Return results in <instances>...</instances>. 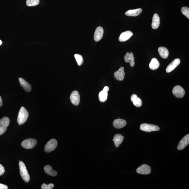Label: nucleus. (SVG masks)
Returning a JSON list of instances; mask_svg holds the SVG:
<instances>
[{
  "label": "nucleus",
  "instance_id": "1",
  "mask_svg": "<svg viewBox=\"0 0 189 189\" xmlns=\"http://www.w3.org/2000/svg\"><path fill=\"white\" fill-rule=\"evenodd\" d=\"M29 116L28 111L24 107H22L20 109L18 113L17 122L18 125H23L27 121Z\"/></svg>",
  "mask_w": 189,
  "mask_h": 189
},
{
  "label": "nucleus",
  "instance_id": "2",
  "mask_svg": "<svg viewBox=\"0 0 189 189\" xmlns=\"http://www.w3.org/2000/svg\"><path fill=\"white\" fill-rule=\"evenodd\" d=\"M20 173L22 179L26 182L28 183L30 180V176L24 162H19Z\"/></svg>",
  "mask_w": 189,
  "mask_h": 189
},
{
  "label": "nucleus",
  "instance_id": "3",
  "mask_svg": "<svg viewBox=\"0 0 189 189\" xmlns=\"http://www.w3.org/2000/svg\"><path fill=\"white\" fill-rule=\"evenodd\" d=\"M140 129L146 132L158 131L160 130L159 127L157 125L146 123L142 124L140 125Z\"/></svg>",
  "mask_w": 189,
  "mask_h": 189
},
{
  "label": "nucleus",
  "instance_id": "4",
  "mask_svg": "<svg viewBox=\"0 0 189 189\" xmlns=\"http://www.w3.org/2000/svg\"><path fill=\"white\" fill-rule=\"evenodd\" d=\"M37 141L36 139H28L22 142V147L26 149H31L35 147L37 144Z\"/></svg>",
  "mask_w": 189,
  "mask_h": 189
},
{
  "label": "nucleus",
  "instance_id": "5",
  "mask_svg": "<svg viewBox=\"0 0 189 189\" xmlns=\"http://www.w3.org/2000/svg\"><path fill=\"white\" fill-rule=\"evenodd\" d=\"M10 122L9 119L7 117H3L0 119V135H2L7 130Z\"/></svg>",
  "mask_w": 189,
  "mask_h": 189
},
{
  "label": "nucleus",
  "instance_id": "6",
  "mask_svg": "<svg viewBox=\"0 0 189 189\" xmlns=\"http://www.w3.org/2000/svg\"><path fill=\"white\" fill-rule=\"evenodd\" d=\"M58 145V142L56 139H52L49 141L44 146V151L47 153L50 152L56 149Z\"/></svg>",
  "mask_w": 189,
  "mask_h": 189
},
{
  "label": "nucleus",
  "instance_id": "7",
  "mask_svg": "<svg viewBox=\"0 0 189 189\" xmlns=\"http://www.w3.org/2000/svg\"><path fill=\"white\" fill-rule=\"evenodd\" d=\"M172 92L174 96L178 98H182L184 96L185 93L184 88L179 85L174 87Z\"/></svg>",
  "mask_w": 189,
  "mask_h": 189
},
{
  "label": "nucleus",
  "instance_id": "8",
  "mask_svg": "<svg viewBox=\"0 0 189 189\" xmlns=\"http://www.w3.org/2000/svg\"><path fill=\"white\" fill-rule=\"evenodd\" d=\"M70 99L73 105L76 106L79 105L80 102V96L78 91H73L70 95Z\"/></svg>",
  "mask_w": 189,
  "mask_h": 189
},
{
  "label": "nucleus",
  "instance_id": "9",
  "mask_svg": "<svg viewBox=\"0 0 189 189\" xmlns=\"http://www.w3.org/2000/svg\"><path fill=\"white\" fill-rule=\"evenodd\" d=\"M136 171L139 174L147 175L151 173V168L149 165L143 164L137 168Z\"/></svg>",
  "mask_w": 189,
  "mask_h": 189
},
{
  "label": "nucleus",
  "instance_id": "10",
  "mask_svg": "<svg viewBox=\"0 0 189 189\" xmlns=\"http://www.w3.org/2000/svg\"><path fill=\"white\" fill-rule=\"evenodd\" d=\"M189 143V135H187L182 138L179 143L177 149L178 150H182L185 149Z\"/></svg>",
  "mask_w": 189,
  "mask_h": 189
},
{
  "label": "nucleus",
  "instance_id": "11",
  "mask_svg": "<svg viewBox=\"0 0 189 189\" xmlns=\"http://www.w3.org/2000/svg\"><path fill=\"white\" fill-rule=\"evenodd\" d=\"M109 90L108 87L105 86L103 90L99 93V101L101 102H104L107 100L108 96V91Z\"/></svg>",
  "mask_w": 189,
  "mask_h": 189
},
{
  "label": "nucleus",
  "instance_id": "12",
  "mask_svg": "<svg viewBox=\"0 0 189 189\" xmlns=\"http://www.w3.org/2000/svg\"><path fill=\"white\" fill-rule=\"evenodd\" d=\"M104 33L103 28L99 26L96 28L94 34V39L95 42H98L102 38Z\"/></svg>",
  "mask_w": 189,
  "mask_h": 189
},
{
  "label": "nucleus",
  "instance_id": "13",
  "mask_svg": "<svg viewBox=\"0 0 189 189\" xmlns=\"http://www.w3.org/2000/svg\"><path fill=\"white\" fill-rule=\"evenodd\" d=\"M125 75V69L123 67H121L118 70L115 72L114 74L115 78L119 81H122L124 80Z\"/></svg>",
  "mask_w": 189,
  "mask_h": 189
},
{
  "label": "nucleus",
  "instance_id": "14",
  "mask_svg": "<svg viewBox=\"0 0 189 189\" xmlns=\"http://www.w3.org/2000/svg\"><path fill=\"white\" fill-rule=\"evenodd\" d=\"M180 63V60L179 59H176L168 65L166 69L167 73H169L171 72L175 69Z\"/></svg>",
  "mask_w": 189,
  "mask_h": 189
},
{
  "label": "nucleus",
  "instance_id": "15",
  "mask_svg": "<svg viewBox=\"0 0 189 189\" xmlns=\"http://www.w3.org/2000/svg\"><path fill=\"white\" fill-rule=\"evenodd\" d=\"M124 60L125 62L130 63V65L131 67H133L135 66V58L134 57L133 53H127L124 56Z\"/></svg>",
  "mask_w": 189,
  "mask_h": 189
},
{
  "label": "nucleus",
  "instance_id": "16",
  "mask_svg": "<svg viewBox=\"0 0 189 189\" xmlns=\"http://www.w3.org/2000/svg\"><path fill=\"white\" fill-rule=\"evenodd\" d=\"M133 33L130 30H127L122 33L120 35L119 40L121 42H125L130 39L133 35Z\"/></svg>",
  "mask_w": 189,
  "mask_h": 189
},
{
  "label": "nucleus",
  "instance_id": "17",
  "mask_svg": "<svg viewBox=\"0 0 189 189\" xmlns=\"http://www.w3.org/2000/svg\"><path fill=\"white\" fill-rule=\"evenodd\" d=\"M126 125L127 122L125 120L119 119H115L113 123V127L117 129L122 128Z\"/></svg>",
  "mask_w": 189,
  "mask_h": 189
},
{
  "label": "nucleus",
  "instance_id": "18",
  "mask_svg": "<svg viewBox=\"0 0 189 189\" xmlns=\"http://www.w3.org/2000/svg\"><path fill=\"white\" fill-rule=\"evenodd\" d=\"M160 24V19L157 13L154 14L152 18V27L153 29H156L159 27Z\"/></svg>",
  "mask_w": 189,
  "mask_h": 189
},
{
  "label": "nucleus",
  "instance_id": "19",
  "mask_svg": "<svg viewBox=\"0 0 189 189\" xmlns=\"http://www.w3.org/2000/svg\"><path fill=\"white\" fill-rule=\"evenodd\" d=\"M20 85L26 92H30L31 90L32 87L29 83L22 78H19Z\"/></svg>",
  "mask_w": 189,
  "mask_h": 189
},
{
  "label": "nucleus",
  "instance_id": "20",
  "mask_svg": "<svg viewBox=\"0 0 189 189\" xmlns=\"http://www.w3.org/2000/svg\"><path fill=\"white\" fill-rule=\"evenodd\" d=\"M124 140L123 136L120 134H116L114 136L113 141L114 142L115 145L116 147H118L122 143Z\"/></svg>",
  "mask_w": 189,
  "mask_h": 189
},
{
  "label": "nucleus",
  "instance_id": "21",
  "mask_svg": "<svg viewBox=\"0 0 189 189\" xmlns=\"http://www.w3.org/2000/svg\"><path fill=\"white\" fill-rule=\"evenodd\" d=\"M142 10L141 8L139 9L129 10L125 13V15L127 16L136 17L139 16L142 13Z\"/></svg>",
  "mask_w": 189,
  "mask_h": 189
},
{
  "label": "nucleus",
  "instance_id": "22",
  "mask_svg": "<svg viewBox=\"0 0 189 189\" xmlns=\"http://www.w3.org/2000/svg\"><path fill=\"white\" fill-rule=\"evenodd\" d=\"M131 101L135 106L139 107L142 105V102L141 99L138 97L137 95L133 94L131 97Z\"/></svg>",
  "mask_w": 189,
  "mask_h": 189
},
{
  "label": "nucleus",
  "instance_id": "23",
  "mask_svg": "<svg viewBox=\"0 0 189 189\" xmlns=\"http://www.w3.org/2000/svg\"><path fill=\"white\" fill-rule=\"evenodd\" d=\"M158 51L160 56L162 58L166 59L168 57L169 52L167 48L164 47H160L158 48Z\"/></svg>",
  "mask_w": 189,
  "mask_h": 189
},
{
  "label": "nucleus",
  "instance_id": "24",
  "mask_svg": "<svg viewBox=\"0 0 189 189\" xmlns=\"http://www.w3.org/2000/svg\"><path fill=\"white\" fill-rule=\"evenodd\" d=\"M44 171L48 175L53 176H55L57 175V172L54 170L52 167L50 165H47L44 167Z\"/></svg>",
  "mask_w": 189,
  "mask_h": 189
},
{
  "label": "nucleus",
  "instance_id": "25",
  "mask_svg": "<svg viewBox=\"0 0 189 189\" xmlns=\"http://www.w3.org/2000/svg\"><path fill=\"white\" fill-rule=\"evenodd\" d=\"M160 63L158 60L156 58L152 59L150 63L149 67L152 70H156L159 68Z\"/></svg>",
  "mask_w": 189,
  "mask_h": 189
},
{
  "label": "nucleus",
  "instance_id": "26",
  "mask_svg": "<svg viewBox=\"0 0 189 189\" xmlns=\"http://www.w3.org/2000/svg\"><path fill=\"white\" fill-rule=\"evenodd\" d=\"M74 57L78 65L81 66L84 62L82 56L81 55L76 54L74 55Z\"/></svg>",
  "mask_w": 189,
  "mask_h": 189
},
{
  "label": "nucleus",
  "instance_id": "27",
  "mask_svg": "<svg viewBox=\"0 0 189 189\" xmlns=\"http://www.w3.org/2000/svg\"><path fill=\"white\" fill-rule=\"evenodd\" d=\"M39 0H27L26 4L28 7H33L39 3Z\"/></svg>",
  "mask_w": 189,
  "mask_h": 189
},
{
  "label": "nucleus",
  "instance_id": "28",
  "mask_svg": "<svg viewBox=\"0 0 189 189\" xmlns=\"http://www.w3.org/2000/svg\"><path fill=\"white\" fill-rule=\"evenodd\" d=\"M182 13L187 18L189 19V9L187 7H183L182 8Z\"/></svg>",
  "mask_w": 189,
  "mask_h": 189
},
{
  "label": "nucleus",
  "instance_id": "29",
  "mask_svg": "<svg viewBox=\"0 0 189 189\" xmlns=\"http://www.w3.org/2000/svg\"><path fill=\"white\" fill-rule=\"evenodd\" d=\"M54 185L53 184H50L47 185L45 184H43L42 185L41 188L42 189H52L53 188Z\"/></svg>",
  "mask_w": 189,
  "mask_h": 189
},
{
  "label": "nucleus",
  "instance_id": "30",
  "mask_svg": "<svg viewBox=\"0 0 189 189\" xmlns=\"http://www.w3.org/2000/svg\"><path fill=\"white\" fill-rule=\"evenodd\" d=\"M5 170L3 166L0 164V176L4 173Z\"/></svg>",
  "mask_w": 189,
  "mask_h": 189
},
{
  "label": "nucleus",
  "instance_id": "31",
  "mask_svg": "<svg viewBox=\"0 0 189 189\" xmlns=\"http://www.w3.org/2000/svg\"><path fill=\"white\" fill-rule=\"evenodd\" d=\"M8 186L6 185L0 184V189H7Z\"/></svg>",
  "mask_w": 189,
  "mask_h": 189
},
{
  "label": "nucleus",
  "instance_id": "32",
  "mask_svg": "<svg viewBox=\"0 0 189 189\" xmlns=\"http://www.w3.org/2000/svg\"><path fill=\"white\" fill-rule=\"evenodd\" d=\"M3 102L1 96H0V107L2 106Z\"/></svg>",
  "mask_w": 189,
  "mask_h": 189
},
{
  "label": "nucleus",
  "instance_id": "33",
  "mask_svg": "<svg viewBox=\"0 0 189 189\" xmlns=\"http://www.w3.org/2000/svg\"><path fill=\"white\" fill-rule=\"evenodd\" d=\"M2 44V42L0 40V45H1Z\"/></svg>",
  "mask_w": 189,
  "mask_h": 189
}]
</instances>
